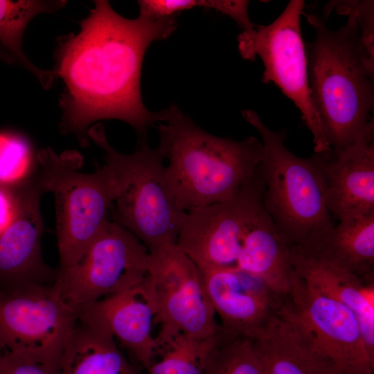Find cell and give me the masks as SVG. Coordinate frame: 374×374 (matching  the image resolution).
<instances>
[{"mask_svg": "<svg viewBox=\"0 0 374 374\" xmlns=\"http://www.w3.org/2000/svg\"><path fill=\"white\" fill-rule=\"evenodd\" d=\"M314 251L364 279L373 280L374 211L339 219Z\"/></svg>", "mask_w": 374, "mask_h": 374, "instance_id": "obj_20", "label": "cell"}, {"mask_svg": "<svg viewBox=\"0 0 374 374\" xmlns=\"http://www.w3.org/2000/svg\"><path fill=\"white\" fill-rule=\"evenodd\" d=\"M159 144L169 164L170 190L184 211L233 199L258 171L261 141L220 137L197 126L175 104L159 112Z\"/></svg>", "mask_w": 374, "mask_h": 374, "instance_id": "obj_3", "label": "cell"}, {"mask_svg": "<svg viewBox=\"0 0 374 374\" xmlns=\"http://www.w3.org/2000/svg\"><path fill=\"white\" fill-rule=\"evenodd\" d=\"M293 269L311 289L334 299L355 315L365 344L374 356V283L327 260L312 249L290 247Z\"/></svg>", "mask_w": 374, "mask_h": 374, "instance_id": "obj_17", "label": "cell"}, {"mask_svg": "<svg viewBox=\"0 0 374 374\" xmlns=\"http://www.w3.org/2000/svg\"><path fill=\"white\" fill-rule=\"evenodd\" d=\"M39 166L37 152L23 134L0 131V185L16 188L33 181Z\"/></svg>", "mask_w": 374, "mask_h": 374, "instance_id": "obj_24", "label": "cell"}, {"mask_svg": "<svg viewBox=\"0 0 374 374\" xmlns=\"http://www.w3.org/2000/svg\"><path fill=\"white\" fill-rule=\"evenodd\" d=\"M0 374H60V370L17 353L3 352L0 354Z\"/></svg>", "mask_w": 374, "mask_h": 374, "instance_id": "obj_26", "label": "cell"}, {"mask_svg": "<svg viewBox=\"0 0 374 374\" xmlns=\"http://www.w3.org/2000/svg\"><path fill=\"white\" fill-rule=\"evenodd\" d=\"M149 253L148 276L159 325L198 337L217 333L221 326L198 266L176 244Z\"/></svg>", "mask_w": 374, "mask_h": 374, "instance_id": "obj_12", "label": "cell"}, {"mask_svg": "<svg viewBox=\"0 0 374 374\" xmlns=\"http://www.w3.org/2000/svg\"><path fill=\"white\" fill-rule=\"evenodd\" d=\"M203 374L265 373L252 339L222 329Z\"/></svg>", "mask_w": 374, "mask_h": 374, "instance_id": "obj_23", "label": "cell"}, {"mask_svg": "<svg viewBox=\"0 0 374 374\" xmlns=\"http://www.w3.org/2000/svg\"><path fill=\"white\" fill-rule=\"evenodd\" d=\"M304 6V1L292 0L271 24L242 31L238 37V50L244 60L260 57L265 67L262 82H274L294 103L312 134L314 153H321L331 148L310 98L301 28Z\"/></svg>", "mask_w": 374, "mask_h": 374, "instance_id": "obj_7", "label": "cell"}, {"mask_svg": "<svg viewBox=\"0 0 374 374\" xmlns=\"http://www.w3.org/2000/svg\"><path fill=\"white\" fill-rule=\"evenodd\" d=\"M60 374H141L107 332L78 319L64 346Z\"/></svg>", "mask_w": 374, "mask_h": 374, "instance_id": "obj_19", "label": "cell"}, {"mask_svg": "<svg viewBox=\"0 0 374 374\" xmlns=\"http://www.w3.org/2000/svg\"><path fill=\"white\" fill-rule=\"evenodd\" d=\"M18 208L17 188L0 185V233L14 220Z\"/></svg>", "mask_w": 374, "mask_h": 374, "instance_id": "obj_28", "label": "cell"}, {"mask_svg": "<svg viewBox=\"0 0 374 374\" xmlns=\"http://www.w3.org/2000/svg\"><path fill=\"white\" fill-rule=\"evenodd\" d=\"M313 351L337 374H373L368 351L355 314L342 303L306 285L296 274L278 303Z\"/></svg>", "mask_w": 374, "mask_h": 374, "instance_id": "obj_10", "label": "cell"}, {"mask_svg": "<svg viewBox=\"0 0 374 374\" xmlns=\"http://www.w3.org/2000/svg\"><path fill=\"white\" fill-rule=\"evenodd\" d=\"M249 1L207 0L206 8L215 10L229 16L237 22L243 31H247L256 26L249 17Z\"/></svg>", "mask_w": 374, "mask_h": 374, "instance_id": "obj_27", "label": "cell"}, {"mask_svg": "<svg viewBox=\"0 0 374 374\" xmlns=\"http://www.w3.org/2000/svg\"><path fill=\"white\" fill-rule=\"evenodd\" d=\"M260 170L231 200L193 209L176 244L199 268H235L258 226L269 215Z\"/></svg>", "mask_w": 374, "mask_h": 374, "instance_id": "obj_11", "label": "cell"}, {"mask_svg": "<svg viewBox=\"0 0 374 374\" xmlns=\"http://www.w3.org/2000/svg\"><path fill=\"white\" fill-rule=\"evenodd\" d=\"M0 59L6 63H12L14 62L13 58L2 48L0 47Z\"/></svg>", "mask_w": 374, "mask_h": 374, "instance_id": "obj_29", "label": "cell"}, {"mask_svg": "<svg viewBox=\"0 0 374 374\" xmlns=\"http://www.w3.org/2000/svg\"><path fill=\"white\" fill-rule=\"evenodd\" d=\"M303 14L315 32L305 43L310 98L328 144L340 150L374 132V54L353 15L331 30L323 17Z\"/></svg>", "mask_w": 374, "mask_h": 374, "instance_id": "obj_2", "label": "cell"}, {"mask_svg": "<svg viewBox=\"0 0 374 374\" xmlns=\"http://www.w3.org/2000/svg\"><path fill=\"white\" fill-rule=\"evenodd\" d=\"M95 7L80 23V32L65 37L57 52V71L65 84L61 128L87 143V128L98 120L128 123L147 141L148 128L159 122V112L144 105L141 94L143 57L150 44L169 37L176 16L134 19L115 12L109 1Z\"/></svg>", "mask_w": 374, "mask_h": 374, "instance_id": "obj_1", "label": "cell"}, {"mask_svg": "<svg viewBox=\"0 0 374 374\" xmlns=\"http://www.w3.org/2000/svg\"><path fill=\"white\" fill-rule=\"evenodd\" d=\"M160 326L145 368L148 374H203L221 337L222 328L214 335L198 337Z\"/></svg>", "mask_w": 374, "mask_h": 374, "instance_id": "obj_21", "label": "cell"}, {"mask_svg": "<svg viewBox=\"0 0 374 374\" xmlns=\"http://www.w3.org/2000/svg\"><path fill=\"white\" fill-rule=\"evenodd\" d=\"M374 132L337 151L314 153L328 208L338 220L374 211Z\"/></svg>", "mask_w": 374, "mask_h": 374, "instance_id": "obj_15", "label": "cell"}, {"mask_svg": "<svg viewBox=\"0 0 374 374\" xmlns=\"http://www.w3.org/2000/svg\"><path fill=\"white\" fill-rule=\"evenodd\" d=\"M373 5V1H335L328 3L324 15L328 17L332 8L340 15H353L360 29L364 44L371 53L374 54Z\"/></svg>", "mask_w": 374, "mask_h": 374, "instance_id": "obj_25", "label": "cell"}, {"mask_svg": "<svg viewBox=\"0 0 374 374\" xmlns=\"http://www.w3.org/2000/svg\"><path fill=\"white\" fill-rule=\"evenodd\" d=\"M35 181L55 196L60 268L75 263L108 221L118 193L115 177L106 165L82 173V157L76 151L60 155L51 148L37 152Z\"/></svg>", "mask_w": 374, "mask_h": 374, "instance_id": "obj_6", "label": "cell"}, {"mask_svg": "<svg viewBox=\"0 0 374 374\" xmlns=\"http://www.w3.org/2000/svg\"><path fill=\"white\" fill-rule=\"evenodd\" d=\"M87 134L104 150L105 164L117 183L114 222L132 232L149 253L176 244L188 212L178 206L170 190L163 147L139 141L134 153L125 154L109 144L102 125L93 126Z\"/></svg>", "mask_w": 374, "mask_h": 374, "instance_id": "obj_5", "label": "cell"}, {"mask_svg": "<svg viewBox=\"0 0 374 374\" xmlns=\"http://www.w3.org/2000/svg\"><path fill=\"white\" fill-rule=\"evenodd\" d=\"M77 310L53 285L0 288V350L60 368Z\"/></svg>", "mask_w": 374, "mask_h": 374, "instance_id": "obj_8", "label": "cell"}, {"mask_svg": "<svg viewBox=\"0 0 374 374\" xmlns=\"http://www.w3.org/2000/svg\"><path fill=\"white\" fill-rule=\"evenodd\" d=\"M66 1L0 0V47L40 81L44 89L53 83L55 72L34 66L22 49V38L30 20L44 12H53L63 8Z\"/></svg>", "mask_w": 374, "mask_h": 374, "instance_id": "obj_22", "label": "cell"}, {"mask_svg": "<svg viewBox=\"0 0 374 374\" xmlns=\"http://www.w3.org/2000/svg\"><path fill=\"white\" fill-rule=\"evenodd\" d=\"M78 319L118 340L145 369L159 325L158 310L149 276L136 285L78 310Z\"/></svg>", "mask_w": 374, "mask_h": 374, "instance_id": "obj_13", "label": "cell"}, {"mask_svg": "<svg viewBox=\"0 0 374 374\" xmlns=\"http://www.w3.org/2000/svg\"><path fill=\"white\" fill-rule=\"evenodd\" d=\"M199 269L215 314L222 320L221 327L226 332L251 337L279 303L280 298L262 283L238 269Z\"/></svg>", "mask_w": 374, "mask_h": 374, "instance_id": "obj_16", "label": "cell"}, {"mask_svg": "<svg viewBox=\"0 0 374 374\" xmlns=\"http://www.w3.org/2000/svg\"><path fill=\"white\" fill-rule=\"evenodd\" d=\"M242 114L261 137L263 204L278 234L290 247L318 250L335 225L316 154L296 156L286 148L285 136L266 126L256 112Z\"/></svg>", "mask_w": 374, "mask_h": 374, "instance_id": "obj_4", "label": "cell"}, {"mask_svg": "<svg viewBox=\"0 0 374 374\" xmlns=\"http://www.w3.org/2000/svg\"><path fill=\"white\" fill-rule=\"evenodd\" d=\"M265 374H337L278 306L250 337Z\"/></svg>", "mask_w": 374, "mask_h": 374, "instance_id": "obj_18", "label": "cell"}, {"mask_svg": "<svg viewBox=\"0 0 374 374\" xmlns=\"http://www.w3.org/2000/svg\"><path fill=\"white\" fill-rule=\"evenodd\" d=\"M149 254L132 232L108 220L75 263L58 269L53 285L78 311L143 280Z\"/></svg>", "mask_w": 374, "mask_h": 374, "instance_id": "obj_9", "label": "cell"}, {"mask_svg": "<svg viewBox=\"0 0 374 374\" xmlns=\"http://www.w3.org/2000/svg\"><path fill=\"white\" fill-rule=\"evenodd\" d=\"M17 214L0 233V288L55 281L57 272L44 262L41 253L43 220L42 190L35 179L17 187Z\"/></svg>", "mask_w": 374, "mask_h": 374, "instance_id": "obj_14", "label": "cell"}]
</instances>
